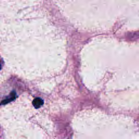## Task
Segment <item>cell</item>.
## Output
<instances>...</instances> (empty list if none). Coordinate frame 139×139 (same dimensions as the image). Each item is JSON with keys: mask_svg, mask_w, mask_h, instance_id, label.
I'll list each match as a JSON object with an SVG mask.
<instances>
[{"mask_svg": "<svg viewBox=\"0 0 139 139\" xmlns=\"http://www.w3.org/2000/svg\"><path fill=\"white\" fill-rule=\"evenodd\" d=\"M0 69H1V65H0Z\"/></svg>", "mask_w": 139, "mask_h": 139, "instance_id": "3957f363", "label": "cell"}, {"mask_svg": "<svg viewBox=\"0 0 139 139\" xmlns=\"http://www.w3.org/2000/svg\"><path fill=\"white\" fill-rule=\"evenodd\" d=\"M15 99V92H13L9 96V97L7 99H5L4 100H3V101L1 102V104H6L7 103H8L9 102H10L12 100H13L14 99Z\"/></svg>", "mask_w": 139, "mask_h": 139, "instance_id": "7a4b0ae2", "label": "cell"}, {"mask_svg": "<svg viewBox=\"0 0 139 139\" xmlns=\"http://www.w3.org/2000/svg\"><path fill=\"white\" fill-rule=\"evenodd\" d=\"M43 103H44V101L40 98H36L33 101V105L35 108H39Z\"/></svg>", "mask_w": 139, "mask_h": 139, "instance_id": "6da1fadb", "label": "cell"}]
</instances>
